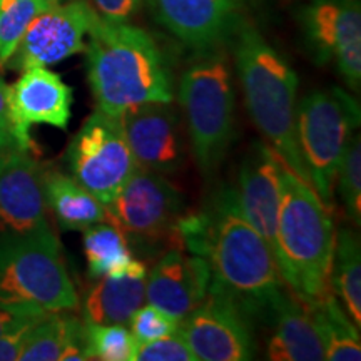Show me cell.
Returning a JSON list of instances; mask_svg holds the SVG:
<instances>
[{
	"instance_id": "484cf974",
	"label": "cell",
	"mask_w": 361,
	"mask_h": 361,
	"mask_svg": "<svg viewBox=\"0 0 361 361\" xmlns=\"http://www.w3.org/2000/svg\"><path fill=\"white\" fill-rule=\"evenodd\" d=\"M54 4L52 0H0V64L8 61L35 17Z\"/></svg>"
},
{
	"instance_id": "f546056e",
	"label": "cell",
	"mask_w": 361,
	"mask_h": 361,
	"mask_svg": "<svg viewBox=\"0 0 361 361\" xmlns=\"http://www.w3.org/2000/svg\"><path fill=\"white\" fill-rule=\"evenodd\" d=\"M135 361H200L178 331L157 340L139 343Z\"/></svg>"
},
{
	"instance_id": "277c9868",
	"label": "cell",
	"mask_w": 361,
	"mask_h": 361,
	"mask_svg": "<svg viewBox=\"0 0 361 361\" xmlns=\"http://www.w3.org/2000/svg\"><path fill=\"white\" fill-rule=\"evenodd\" d=\"M247 114L284 164L311 184L296 137L298 75L252 25L238 29L234 44Z\"/></svg>"
},
{
	"instance_id": "e575fe53",
	"label": "cell",
	"mask_w": 361,
	"mask_h": 361,
	"mask_svg": "<svg viewBox=\"0 0 361 361\" xmlns=\"http://www.w3.org/2000/svg\"><path fill=\"white\" fill-rule=\"evenodd\" d=\"M52 2H56V4H59V2H64V0H52Z\"/></svg>"
},
{
	"instance_id": "ffe728a7",
	"label": "cell",
	"mask_w": 361,
	"mask_h": 361,
	"mask_svg": "<svg viewBox=\"0 0 361 361\" xmlns=\"http://www.w3.org/2000/svg\"><path fill=\"white\" fill-rule=\"evenodd\" d=\"M274 335L268 343V360L323 361L324 348L305 305L290 291L274 314Z\"/></svg>"
},
{
	"instance_id": "5b68a950",
	"label": "cell",
	"mask_w": 361,
	"mask_h": 361,
	"mask_svg": "<svg viewBox=\"0 0 361 361\" xmlns=\"http://www.w3.org/2000/svg\"><path fill=\"white\" fill-rule=\"evenodd\" d=\"M179 104L191 151L204 176L216 173L234 135V87L224 52L204 49L183 72Z\"/></svg>"
},
{
	"instance_id": "f1b7e54d",
	"label": "cell",
	"mask_w": 361,
	"mask_h": 361,
	"mask_svg": "<svg viewBox=\"0 0 361 361\" xmlns=\"http://www.w3.org/2000/svg\"><path fill=\"white\" fill-rule=\"evenodd\" d=\"M128 324L135 341L147 343L157 340V338L173 335L178 331L179 322L157 306L144 303L130 316Z\"/></svg>"
},
{
	"instance_id": "e0dca14e",
	"label": "cell",
	"mask_w": 361,
	"mask_h": 361,
	"mask_svg": "<svg viewBox=\"0 0 361 361\" xmlns=\"http://www.w3.org/2000/svg\"><path fill=\"white\" fill-rule=\"evenodd\" d=\"M211 268L202 256L171 250L161 256L146 281V303L183 319L206 300Z\"/></svg>"
},
{
	"instance_id": "3957f363",
	"label": "cell",
	"mask_w": 361,
	"mask_h": 361,
	"mask_svg": "<svg viewBox=\"0 0 361 361\" xmlns=\"http://www.w3.org/2000/svg\"><path fill=\"white\" fill-rule=\"evenodd\" d=\"M336 229L329 209L311 184L286 164L279 171L276 266L300 300H313L329 288Z\"/></svg>"
},
{
	"instance_id": "7402d4cb",
	"label": "cell",
	"mask_w": 361,
	"mask_h": 361,
	"mask_svg": "<svg viewBox=\"0 0 361 361\" xmlns=\"http://www.w3.org/2000/svg\"><path fill=\"white\" fill-rule=\"evenodd\" d=\"M45 204L51 207L59 226L67 231H84L90 226L107 221L106 204L72 176L45 169Z\"/></svg>"
},
{
	"instance_id": "5bb4252c",
	"label": "cell",
	"mask_w": 361,
	"mask_h": 361,
	"mask_svg": "<svg viewBox=\"0 0 361 361\" xmlns=\"http://www.w3.org/2000/svg\"><path fill=\"white\" fill-rule=\"evenodd\" d=\"M128 144L139 169L174 174L186 162L183 119L171 102H151L121 116Z\"/></svg>"
},
{
	"instance_id": "7c38bea8",
	"label": "cell",
	"mask_w": 361,
	"mask_h": 361,
	"mask_svg": "<svg viewBox=\"0 0 361 361\" xmlns=\"http://www.w3.org/2000/svg\"><path fill=\"white\" fill-rule=\"evenodd\" d=\"M96 17V8L85 0L54 4L35 17L4 66L13 71L47 67L85 51L84 37Z\"/></svg>"
},
{
	"instance_id": "836d02e7",
	"label": "cell",
	"mask_w": 361,
	"mask_h": 361,
	"mask_svg": "<svg viewBox=\"0 0 361 361\" xmlns=\"http://www.w3.org/2000/svg\"><path fill=\"white\" fill-rule=\"evenodd\" d=\"M44 313V311H27L17 308H7V306H0V335L8 331V329L16 326L17 323L24 322L29 316Z\"/></svg>"
},
{
	"instance_id": "4316f807",
	"label": "cell",
	"mask_w": 361,
	"mask_h": 361,
	"mask_svg": "<svg viewBox=\"0 0 361 361\" xmlns=\"http://www.w3.org/2000/svg\"><path fill=\"white\" fill-rule=\"evenodd\" d=\"M85 336L90 360L135 361L139 343L126 324L85 323Z\"/></svg>"
},
{
	"instance_id": "603a6c76",
	"label": "cell",
	"mask_w": 361,
	"mask_h": 361,
	"mask_svg": "<svg viewBox=\"0 0 361 361\" xmlns=\"http://www.w3.org/2000/svg\"><path fill=\"white\" fill-rule=\"evenodd\" d=\"M313 319L319 340L324 348V360L360 361L361 343L360 328L338 303V298L329 288L313 300H301Z\"/></svg>"
},
{
	"instance_id": "cb8c5ba5",
	"label": "cell",
	"mask_w": 361,
	"mask_h": 361,
	"mask_svg": "<svg viewBox=\"0 0 361 361\" xmlns=\"http://www.w3.org/2000/svg\"><path fill=\"white\" fill-rule=\"evenodd\" d=\"M329 286L343 301L350 318L361 328V251L360 239L348 228L336 231Z\"/></svg>"
},
{
	"instance_id": "8fae6325",
	"label": "cell",
	"mask_w": 361,
	"mask_h": 361,
	"mask_svg": "<svg viewBox=\"0 0 361 361\" xmlns=\"http://www.w3.org/2000/svg\"><path fill=\"white\" fill-rule=\"evenodd\" d=\"M178 333L201 361H246L256 355L252 319L213 286L196 310L179 319Z\"/></svg>"
},
{
	"instance_id": "2e32d148",
	"label": "cell",
	"mask_w": 361,
	"mask_h": 361,
	"mask_svg": "<svg viewBox=\"0 0 361 361\" xmlns=\"http://www.w3.org/2000/svg\"><path fill=\"white\" fill-rule=\"evenodd\" d=\"M283 161L266 142H255L239 169L236 197L239 209L276 255L279 211V171ZM276 261V259H274Z\"/></svg>"
},
{
	"instance_id": "1f68e13d",
	"label": "cell",
	"mask_w": 361,
	"mask_h": 361,
	"mask_svg": "<svg viewBox=\"0 0 361 361\" xmlns=\"http://www.w3.org/2000/svg\"><path fill=\"white\" fill-rule=\"evenodd\" d=\"M99 16L112 22H128L137 12L141 0H92Z\"/></svg>"
},
{
	"instance_id": "6da1fadb",
	"label": "cell",
	"mask_w": 361,
	"mask_h": 361,
	"mask_svg": "<svg viewBox=\"0 0 361 361\" xmlns=\"http://www.w3.org/2000/svg\"><path fill=\"white\" fill-rule=\"evenodd\" d=\"M176 241L178 247L207 261L211 286L251 319L273 323L290 288L264 239L243 216L234 189H223L202 213L183 216L176 226Z\"/></svg>"
},
{
	"instance_id": "9a60e30c",
	"label": "cell",
	"mask_w": 361,
	"mask_h": 361,
	"mask_svg": "<svg viewBox=\"0 0 361 361\" xmlns=\"http://www.w3.org/2000/svg\"><path fill=\"white\" fill-rule=\"evenodd\" d=\"M74 96L61 75L44 66L22 71L20 79L11 87V109L16 128L17 147L30 151V126L49 124L66 130L71 121Z\"/></svg>"
},
{
	"instance_id": "d4e9b609",
	"label": "cell",
	"mask_w": 361,
	"mask_h": 361,
	"mask_svg": "<svg viewBox=\"0 0 361 361\" xmlns=\"http://www.w3.org/2000/svg\"><path fill=\"white\" fill-rule=\"evenodd\" d=\"M84 252L92 279L123 273L135 259L123 231L109 221L84 229Z\"/></svg>"
},
{
	"instance_id": "9c48e42d",
	"label": "cell",
	"mask_w": 361,
	"mask_h": 361,
	"mask_svg": "<svg viewBox=\"0 0 361 361\" xmlns=\"http://www.w3.org/2000/svg\"><path fill=\"white\" fill-rule=\"evenodd\" d=\"M67 166L80 186L109 204L137 169L121 117L94 111L67 147Z\"/></svg>"
},
{
	"instance_id": "d6986e66",
	"label": "cell",
	"mask_w": 361,
	"mask_h": 361,
	"mask_svg": "<svg viewBox=\"0 0 361 361\" xmlns=\"http://www.w3.org/2000/svg\"><path fill=\"white\" fill-rule=\"evenodd\" d=\"M147 269L134 259L123 273L96 279L82 303V319L94 324H128L146 303Z\"/></svg>"
},
{
	"instance_id": "ba28073f",
	"label": "cell",
	"mask_w": 361,
	"mask_h": 361,
	"mask_svg": "<svg viewBox=\"0 0 361 361\" xmlns=\"http://www.w3.org/2000/svg\"><path fill=\"white\" fill-rule=\"evenodd\" d=\"M106 213L134 246H156L166 239L178 250L176 226L184 216V200L166 176L137 168L106 204Z\"/></svg>"
},
{
	"instance_id": "30bf717a",
	"label": "cell",
	"mask_w": 361,
	"mask_h": 361,
	"mask_svg": "<svg viewBox=\"0 0 361 361\" xmlns=\"http://www.w3.org/2000/svg\"><path fill=\"white\" fill-rule=\"evenodd\" d=\"M305 42L318 64L335 61L353 90L361 80L360 0H311L300 11Z\"/></svg>"
},
{
	"instance_id": "4fadbf2b",
	"label": "cell",
	"mask_w": 361,
	"mask_h": 361,
	"mask_svg": "<svg viewBox=\"0 0 361 361\" xmlns=\"http://www.w3.org/2000/svg\"><path fill=\"white\" fill-rule=\"evenodd\" d=\"M44 173L45 168L30 151H0V234L25 236L49 229Z\"/></svg>"
},
{
	"instance_id": "83f0119b",
	"label": "cell",
	"mask_w": 361,
	"mask_h": 361,
	"mask_svg": "<svg viewBox=\"0 0 361 361\" xmlns=\"http://www.w3.org/2000/svg\"><path fill=\"white\" fill-rule=\"evenodd\" d=\"M335 184H338L341 201L346 213L356 226L361 223V142L360 135L353 134L346 144L345 152L336 171Z\"/></svg>"
},
{
	"instance_id": "d6a6232c",
	"label": "cell",
	"mask_w": 361,
	"mask_h": 361,
	"mask_svg": "<svg viewBox=\"0 0 361 361\" xmlns=\"http://www.w3.org/2000/svg\"><path fill=\"white\" fill-rule=\"evenodd\" d=\"M0 129H4L8 134H12L13 139H16V128H13L12 109H11V85L4 82L2 78H0Z\"/></svg>"
},
{
	"instance_id": "44dd1931",
	"label": "cell",
	"mask_w": 361,
	"mask_h": 361,
	"mask_svg": "<svg viewBox=\"0 0 361 361\" xmlns=\"http://www.w3.org/2000/svg\"><path fill=\"white\" fill-rule=\"evenodd\" d=\"M66 313H49L35 324L22 350L20 361L90 360L84 319Z\"/></svg>"
},
{
	"instance_id": "4dcf8cb0",
	"label": "cell",
	"mask_w": 361,
	"mask_h": 361,
	"mask_svg": "<svg viewBox=\"0 0 361 361\" xmlns=\"http://www.w3.org/2000/svg\"><path fill=\"white\" fill-rule=\"evenodd\" d=\"M45 314L49 313H37L29 316L24 322L17 323L16 326L8 329L4 335H0V361H16L20 358V353L24 350L30 331H32V328Z\"/></svg>"
},
{
	"instance_id": "7a4b0ae2",
	"label": "cell",
	"mask_w": 361,
	"mask_h": 361,
	"mask_svg": "<svg viewBox=\"0 0 361 361\" xmlns=\"http://www.w3.org/2000/svg\"><path fill=\"white\" fill-rule=\"evenodd\" d=\"M87 34V79L99 111L121 117L142 104L173 102L168 64L146 30L97 13Z\"/></svg>"
},
{
	"instance_id": "ac0fdd59",
	"label": "cell",
	"mask_w": 361,
	"mask_h": 361,
	"mask_svg": "<svg viewBox=\"0 0 361 361\" xmlns=\"http://www.w3.org/2000/svg\"><path fill=\"white\" fill-rule=\"evenodd\" d=\"M152 16L180 42L214 47L233 30L236 0H147Z\"/></svg>"
},
{
	"instance_id": "8992f818",
	"label": "cell",
	"mask_w": 361,
	"mask_h": 361,
	"mask_svg": "<svg viewBox=\"0 0 361 361\" xmlns=\"http://www.w3.org/2000/svg\"><path fill=\"white\" fill-rule=\"evenodd\" d=\"M79 298L51 228L0 239V306L59 313L78 308Z\"/></svg>"
},
{
	"instance_id": "52a82bcc",
	"label": "cell",
	"mask_w": 361,
	"mask_h": 361,
	"mask_svg": "<svg viewBox=\"0 0 361 361\" xmlns=\"http://www.w3.org/2000/svg\"><path fill=\"white\" fill-rule=\"evenodd\" d=\"M360 124V106L340 87L314 90L296 104V137L311 186L329 211L346 144Z\"/></svg>"
}]
</instances>
